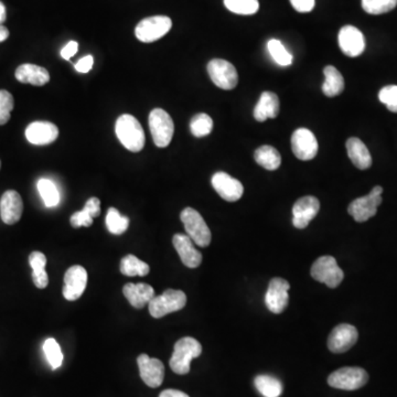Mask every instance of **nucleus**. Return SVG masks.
Here are the masks:
<instances>
[{"mask_svg": "<svg viewBox=\"0 0 397 397\" xmlns=\"http://www.w3.org/2000/svg\"><path fill=\"white\" fill-rule=\"evenodd\" d=\"M117 138L125 148L132 153H139L145 146V132L137 118L130 114L119 116L115 125Z\"/></svg>", "mask_w": 397, "mask_h": 397, "instance_id": "obj_1", "label": "nucleus"}, {"mask_svg": "<svg viewBox=\"0 0 397 397\" xmlns=\"http://www.w3.org/2000/svg\"><path fill=\"white\" fill-rule=\"evenodd\" d=\"M202 345L198 340L191 336H185L175 344V350L170 359V368L179 375H185L190 372L191 361L200 357Z\"/></svg>", "mask_w": 397, "mask_h": 397, "instance_id": "obj_2", "label": "nucleus"}, {"mask_svg": "<svg viewBox=\"0 0 397 397\" xmlns=\"http://www.w3.org/2000/svg\"><path fill=\"white\" fill-rule=\"evenodd\" d=\"M181 221L187 235L200 247H208L211 243L212 234L203 217L196 210L187 208L181 212Z\"/></svg>", "mask_w": 397, "mask_h": 397, "instance_id": "obj_3", "label": "nucleus"}, {"mask_svg": "<svg viewBox=\"0 0 397 397\" xmlns=\"http://www.w3.org/2000/svg\"><path fill=\"white\" fill-rule=\"evenodd\" d=\"M148 122L155 145L159 148L169 146L175 132V124L167 111L162 109H153Z\"/></svg>", "mask_w": 397, "mask_h": 397, "instance_id": "obj_4", "label": "nucleus"}, {"mask_svg": "<svg viewBox=\"0 0 397 397\" xmlns=\"http://www.w3.org/2000/svg\"><path fill=\"white\" fill-rule=\"evenodd\" d=\"M148 304L151 317L159 319L183 309L187 304V296L182 290L167 289L160 296H155Z\"/></svg>", "mask_w": 397, "mask_h": 397, "instance_id": "obj_5", "label": "nucleus"}, {"mask_svg": "<svg viewBox=\"0 0 397 397\" xmlns=\"http://www.w3.org/2000/svg\"><path fill=\"white\" fill-rule=\"evenodd\" d=\"M310 273L313 279L325 283L329 288H336L344 278L343 270L338 266L336 258L330 255L319 257L313 263Z\"/></svg>", "mask_w": 397, "mask_h": 397, "instance_id": "obj_6", "label": "nucleus"}, {"mask_svg": "<svg viewBox=\"0 0 397 397\" xmlns=\"http://www.w3.org/2000/svg\"><path fill=\"white\" fill-rule=\"evenodd\" d=\"M382 194L383 188L376 185L368 196L355 198L348 208L349 215L359 223L370 220L371 217L376 215L377 208L382 204Z\"/></svg>", "mask_w": 397, "mask_h": 397, "instance_id": "obj_7", "label": "nucleus"}, {"mask_svg": "<svg viewBox=\"0 0 397 397\" xmlns=\"http://www.w3.org/2000/svg\"><path fill=\"white\" fill-rule=\"evenodd\" d=\"M368 381V374L361 368H339L331 373L328 377V384L334 389L344 391H355L364 387Z\"/></svg>", "mask_w": 397, "mask_h": 397, "instance_id": "obj_8", "label": "nucleus"}, {"mask_svg": "<svg viewBox=\"0 0 397 397\" xmlns=\"http://www.w3.org/2000/svg\"><path fill=\"white\" fill-rule=\"evenodd\" d=\"M172 26L171 19L166 16L148 17L141 20L135 29L136 38L145 43L155 42L167 35Z\"/></svg>", "mask_w": 397, "mask_h": 397, "instance_id": "obj_9", "label": "nucleus"}, {"mask_svg": "<svg viewBox=\"0 0 397 397\" xmlns=\"http://www.w3.org/2000/svg\"><path fill=\"white\" fill-rule=\"evenodd\" d=\"M208 73L212 82L222 90H233L238 85V75L235 66L222 59L211 60L208 64Z\"/></svg>", "mask_w": 397, "mask_h": 397, "instance_id": "obj_10", "label": "nucleus"}, {"mask_svg": "<svg viewBox=\"0 0 397 397\" xmlns=\"http://www.w3.org/2000/svg\"><path fill=\"white\" fill-rule=\"evenodd\" d=\"M291 148L297 158L307 162L317 156L319 145L313 132L307 128H299L291 136Z\"/></svg>", "mask_w": 397, "mask_h": 397, "instance_id": "obj_11", "label": "nucleus"}, {"mask_svg": "<svg viewBox=\"0 0 397 397\" xmlns=\"http://www.w3.org/2000/svg\"><path fill=\"white\" fill-rule=\"evenodd\" d=\"M88 285V272L83 266L75 265L64 275L63 296L69 302H75L82 296Z\"/></svg>", "mask_w": 397, "mask_h": 397, "instance_id": "obj_12", "label": "nucleus"}, {"mask_svg": "<svg viewBox=\"0 0 397 397\" xmlns=\"http://www.w3.org/2000/svg\"><path fill=\"white\" fill-rule=\"evenodd\" d=\"M288 281L283 278L276 277L270 281L267 293L265 295V304L273 313H281L286 309L289 302Z\"/></svg>", "mask_w": 397, "mask_h": 397, "instance_id": "obj_13", "label": "nucleus"}, {"mask_svg": "<svg viewBox=\"0 0 397 397\" xmlns=\"http://www.w3.org/2000/svg\"><path fill=\"white\" fill-rule=\"evenodd\" d=\"M137 363L139 374L146 385L153 389L162 385L164 379V366L162 361L147 355H141L138 357Z\"/></svg>", "mask_w": 397, "mask_h": 397, "instance_id": "obj_14", "label": "nucleus"}, {"mask_svg": "<svg viewBox=\"0 0 397 397\" xmlns=\"http://www.w3.org/2000/svg\"><path fill=\"white\" fill-rule=\"evenodd\" d=\"M357 330L355 327L342 323L332 330L328 339V348L331 352L344 353L357 343Z\"/></svg>", "mask_w": 397, "mask_h": 397, "instance_id": "obj_15", "label": "nucleus"}, {"mask_svg": "<svg viewBox=\"0 0 397 397\" xmlns=\"http://www.w3.org/2000/svg\"><path fill=\"white\" fill-rule=\"evenodd\" d=\"M320 210V202L316 196H307L297 200L293 208V224L295 228H307Z\"/></svg>", "mask_w": 397, "mask_h": 397, "instance_id": "obj_16", "label": "nucleus"}, {"mask_svg": "<svg viewBox=\"0 0 397 397\" xmlns=\"http://www.w3.org/2000/svg\"><path fill=\"white\" fill-rule=\"evenodd\" d=\"M211 183L217 194L224 198L225 201H238L243 196V185L238 179H234L225 172L215 173L212 177Z\"/></svg>", "mask_w": 397, "mask_h": 397, "instance_id": "obj_17", "label": "nucleus"}, {"mask_svg": "<svg viewBox=\"0 0 397 397\" xmlns=\"http://www.w3.org/2000/svg\"><path fill=\"white\" fill-rule=\"evenodd\" d=\"M338 39L342 52L350 58L361 56L366 49L364 36L355 26H344L340 30Z\"/></svg>", "mask_w": 397, "mask_h": 397, "instance_id": "obj_18", "label": "nucleus"}, {"mask_svg": "<svg viewBox=\"0 0 397 397\" xmlns=\"http://www.w3.org/2000/svg\"><path fill=\"white\" fill-rule=\"evenodd\" d=\"M24 202L22 196L15 190L6 191L0 200V217L3 223L16 224L22 219Z\"/></svg>", "mask_w": 397, "mask_h": 397, "instance_id": "obj_19", "label": "nucleus"}, {"mask_svg": "<svg viewBox=\"0 0 397 397\" xmlns=\"http://www.w3.org/2000/svg\"><path fill=\"white\" fill-rule=\"evenodd\" d=\"M59 128L50 122H33L26 127V137L32 145L45 146L54 143Z\"/></svg>", "mask_w": 397, "mask_h": 397, "instance_id": "obj_20", "label": "nucleus"}, {"mask_svg": "<svg viewBox=\"0 0 397 397\" xmlns=\"http://www.w3.org/2000/svg\"><path fill=\"white\" fill-rule=\"evenodd\" d=\"M176 251L180 256L181 262L189 268H196L202 263V254L194 247V242L185 234H176L172 238Z\"/></svg>", "mask_w": 397, "mask_h": 397, "instance_id": "obj_21", "label": "nucleus"}, {"mask_svg": "<svg viewBox=\"0 0 397 397\" xmlns=\"http://www.w3.org/2000/svg\"><path fill=\"white\" fill-rule=\"evenodd\" d=\"M123 294L132 307L143 309L155 297V289L148 283H128L123 288Z\"/></svg>", "mask_w": 397, "mask_h": 397, "instance_id": "obj_22", "label": "nucleus"}, {"mask_svg": "<svg viewBox=\"0 0 397 397\" xmlns=\"http://www.w3.org/2000/svg\"><path fill=\"white\" fill-rule=\"evenodd\" d=\"M15 75L19 82L35 86H43L50 81L48 70L36 64L26 63L18 66Z\"/></svg>", "mask_w": 397, "mask_h": 397, "instance_id": "obj_23", "label": "nucleus"}, {"mask_svg": "<svg viewBox=\"0 0 397 397\" xmlns=\"http://www.w3.org/2000/svg\"><path fill=\"white\" fill-rule=\"evenodd\" d=\"M348 156L357 169L366 170L372 166V157L366 143L359 138L351 137L347 141Z\"/></svg>", "mask_w": 397, "mask_h": 397, "instance_id": "obj_24", "label": "nucleus"}, {"mask_svg": "<svg viewBox=\"0 0 397 397\" xmlns=\"http://www.w3.org/2000/svg\"><path fill=\"white\" fill-rule=\"evenodd\" d=\"M279 114V98L273 92H264L254 109V118L263 123L268 118H276Z\"/></svg>", "mask_w": 397, "mask_h": 397, "instance_id": "obj_25", "label": "nucleus"}, {"mask_svg": "<svg viewBox=\"0 0 397 397\" xmlns=\"http://www.w3.org/2000/svg\"><path fill=\"white\" fill-rule=\"evenodd\" d=\"M325 82L322 84V92L328 98H334L343 92L344 79L338 70L332 65H328L323 70Z\"/></svg>", "mask_w": 397, "mask_h": 397, "instance_id": "obj_26", "label": "nucleus"}, {"mask_svg": "<svg viewBox=\"0 0 397 397\" xmlns=\"http://www.w3.org/2000/svg\"><path fill=\"white\" fill-rule=\"evenodd\" d=\"M255 162L260 164V167L265 169L277 170L281 167V157L278 153L277 149L274 148L272 146H262L260 148L256 149L254 154Z\"/></svg>", "mask_w": 397, "mask_h": 397, "instance_id": "obj_27", "label": "nucleus"}, {"mask_svg": "<svg viewBox=\"0 0 397 397\" xmlns=\"http://www.w3.org/2000/svg\"><path fill=\"white\" fill-rule=\"evenodd\" d=\"M150 272V267L147 263L139 260L135 255H127L120 260V273L128 277L141 276L145 277Z\"/></svg>", "mask_w": 397, "mask_h": 397, "instance_id": "obj_28", "label": "nucleus"}, {"mask_svg": "<svg viewBox=\"0 0 397 397\" xmlns=\"http://www.w3.org/2000/svg\"><path fill=\"white\" fill-rule=\"evenodd\" d=\"M254 384L257 391L264 397H279L283 393V384L274 376H256Z\"/></svg>", "mask_w": 397, "mask_h": 397, "instance_id": "obj_29", "label": "nucleus"}, {"mask_svg": "<svg viewBox=\"0 0 397 397\" xmlns=\"http://www.w3.org/2000/svg\"><path fill=\"white\" fill-rule=\"evenodd\" d=\"M105 222L107 230L114 235H122L130 226V219L120 215L115 208H109Z\"/></svg>", "mask_w": 397, "mask_h": 397, "instance_id": "obj_30", "label": "nucleus"}, {"mask_svg": "<svg viewBox=\"0 0 397 397\" xmlns=\"http://www.w3.org/2000/svg\"><path fill=\"white\" fill-rule=\"evenodd\" d=\"M38 190L47 207L53 208L58 205L60 201V194H59L56 185L52 181L49 179H40L38 182Z\"/></svg>", "mask_w": 397, "mask_h": 397, "instance_id": "obj_31", "label": "nucleus"}, {"mask_svg": "<svg viewBox=\"0 0 397 397\" xmlns=\"http://www.w3.org/2000/svg\"><path fill=\"white\" fill-rule=\"evenodd\" d=\"M224 5L232 13L243 16L254 15L260 9L258 0H224Z\"/></svg>", "mask_w": 397, "mask_h": 397, "instance_id": "obj_32", "label": "nucleus"}, {"mask_svg": "<svg viewBox=\"0 0 397 397\" xmlns=\"http://www.w3.org/2000/svg\"><path fill=\"white\" fill-rule=\"evenodd\" d=\"M190 130L194 137L201 138L211 134L213 130V120L208 114H196L191 119Z\"/></svg>", "mask_w": 397, "mask_h": 397, "instance_id": "obj_33", "label": "nucleus"}, {"mask_svg": "<svg viewBox=\"0 0 397 397\" xmlns=\"http://www.w3.org/2000/svg\"><path fill=\"white\" fill-rule=\"evenodd\" d=\"M268 52L276 63L281 66H288L293 63V56L283 47L279 40L272 39L267 43Z\"/></svg>", "mask_w": 397, "mask_h": 397, "instance_id": "obj_34", "label": "nucleus"}, {"mask_svg": "<svg viewBox=\"0 0 397 397\" xmlns=\"http://www.w3.org/2000/svg\"><path fill=\"white\" fill-rule=\"evenodd\" d=\"M43 351H45L47 360L50 363L51 368L53 370H56L62 366L63 355H62L61 348L56 339L49 338V339L45 340V343H43Z\"/></svg>", "mask_w": 397, "mask_h": 397, "instance_id": "obj_35", "label": "nucleus"}, {"mask_svg": "<svg viewBox=\"0 0 397 397\" xmlns=\"http://www.w3.org/2000/svg\"><path fill=\"white\" fill-rule=\"evenodd\" d=\"M397 0H362V8L370 15H383L392 11Z\"/></svg>", "mask_w": 397, "mask_h": 397, "instance_id": "obj_36", "label": "nucleus"}, {"mask_svg": "<svg viewBox=\"0 0 397 397\" xmlns=\"http://www.w3.org/2000/svg\"><path fill=\"white\" fill-rule=\"evenodd\" d=\"M15 107L13 96L8 91H0V125H5L10 119V113Z\"/></svg>", "mask_w": 397, "mask_h": 397, "instance_id": "obj_37", "label": "nucleus"}, {"mask_svg": "<svg viewBox=\"0 0 397 397\" xmlns=\"http://www.w3.org/2000/svg\"><path fill=\"white\" fill-rule=\"evenodd\" d=\"M379 98L389 111L397 113V85H387L382 88L379 93Z\"/></svg>", "mask_w": 397, "mask_h": 397, "instance_id": "obj_38", "label": "nucleus"}, {"mask_svg": "<svg viewBox=\"0 0 397 397\" xmlns=\"http://www.w3.org/2000/svg\"><path fill=\"white\" fill-rule=\"evenodd\" d=\"M70 222L75 228H81V226L88 228L93 224V217L88 215V212L82 210V211L75 212L70 219Z\"/></svg>", "mask_w": 397, "mask_h": 397, "instance_id": "obj_39", "label": "nucleus"}, {"mask_svg": "<svg viewBox=\"0 0 397 397\" xmlns=\"http://www.w3.org/2000/svg\"><path fill=\"white\" fill-rule=\"evenodd\" d=\"M29 263L33 272H41L45 270L47 257L41 251H32L29 256Z\"/></svg>", "mask_w": 397, "mask_h": 397, "instance_id": "obj_40", "label": "nucleus"}, {"mask_svg": "<svg viewBox=\"0 0 397 397\" xmlns=\"http://www.w3.org/2000/svg\"><path fill=\"white\" fill-rule=\"evenodd\" d=\"M83 210L88 212L93 219L100 217L101 215V201H100V198H95V196L88 198Z\"/></svg>", "mask_w": 397, "mask_h": 397, "instance_id": "obj_41", "label": "nucleus"}, {"mask_svg": "<svg viewBox=\"0 0 397 397\" xmlns=\"http://www.w3.org/2000/svg\"><path fill=\"white\" fill-rule=\"evenodd\" d=\"M290 3L298 13H309L315 8V0H290Z\"/></svg>", "mask_w": 397, "mask_h": 397, "instance_id": "obj_42", "label": "nucleus"}, {"mask_svg": "<svg viewBox=\"0 0 397 397\" xmlns=\"http://www.w3.org/2000/svg\"><path fill=\"white\" fill-rule=\"evenodd\" d=\"M32 279H33V283H35L37 288L45 289L49 285V276L45 270L33 272L32 273Z\"/></svg>", "mask_w": 397, "mask_h": 397, "instance_id": "obj_43", "label": "nucleus"}, {"mask_svg": "<svg viewBox=\"0 0 397 397\" xmlns=\"http://www.w3.org/2000/svg\"><path fill=\"white\" fill-rule=\"evenodd\" d=\"M94 59L92 56H86L81 59L77 63H75V70L79 73H88L92 69Z\"/></svg>", "mask_w": 397, "mask_h": 397, "instance_id": "obj_44", "label": "nucleus"}, {"mask_svg": "<svg viewBox=\"0 0 397 397\" xmlns=\"http://www.w3.org/2000/svg\"><path fill=\"white\" fill-rule=\"evenodd\" d=\"M79 49V43L77 41H70L68 45L61 50V56L64 60H70L72 56H75Z\"/></svg>", "mask_w": 397, "mask_h": 397, "instance_id": "obj_45", "label": "nucleus"}, {"mask_svg": "<svg viewBox=\"0 0 397 397\" xmlns=\"http://www.w3.org/2000/svg\"><path fill=\"white\" fill-rule=\"evenodd\" d=\"M159 397H190L188 394L178 391V389H164L160 393Z\"/></svg>", "mask_w": 397, "mask_h": 397, "instance_id": "obj_46", "label": "nucleus"}, {"mask_svg": "<svg viewBox=\"0 0 397 397\" xmlns=\"http://www.w3.org/2000/svg\"><path fill=\"white\" fill-rule=\"evenodd\" d=\"M8 37L9 30L3 24H0V42H3V41L8 39Z\"/></svg>", "mask_w": 397, "mask_h": 397, "instance_id": "obj_47", "label": "nucleus"}, {"mask_svg": "<svg viewBox=\"0 0 397 397\" xmlns=\"http://www.w3.org/2000/svg\"><path fill=\"white\" fill-rule=\"evenodd\" d=\"M7 19V11H6L5 5L0 1V24H3Z\"/></svg>", "mask_w": 397, "mask_h": 397, "instance_id": "obj_48", "label": "nucleus"}, {"mask_svg": "<svg viewBox=\"0 0 397 397\" xmlns=\"http://www.w3.org/2000/svg\"><path fill=\"white\" fill-rule=\"evenodd\" d=\"M0 167H1V162H0Z\"/></svg>", "mask_w": 397, "mask_h": 397, "instance_id": "obj_49", "label": "nucleus"}]
</instances>
